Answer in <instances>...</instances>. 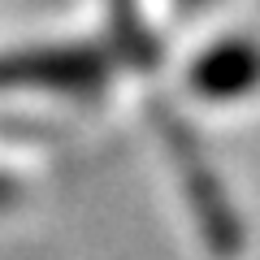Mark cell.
<instances>
[{
  "label": "cell",
  "instance_id": "4",
  "mask_svg": "<svg viewBox=\"0 0 260 260\" xmlns=\"http://www.w3.org/2000/svg\"><path fill=\"white\" fill-rule=\"evenodd\" d=\"M18 195H22V186L13 182L9 174H0V213H5V208H9L13 200H18Z\"/></svg>",
  "mask_w": 260,
  "mask_h": 260
},
{
  "label": "cell",
  "instance_id": "2",
  "mask_svg": "<svg viewBox=\"0 0 260 260\" xmlns=\"http://www.w3.org/2000/svg\"><path fill=\"white\" fill-rule=\"evenodd\" d=\"M169 148H174L178 174H182V182H186V195H191V204H195V217H200V230H204L208 247L221 251V256L239 251V239H243L239 217L230 213V200H225V191L217 186L213 169L195 156V148L186 143V135L174 126V121H169Z\"/></svg>",
  "mask_w": 260,
  "mask_h": 260
},
{
  "label": "cell",
  "instance_id": "3",
  "mask_svg": "<svg viewBox=\"0 0 260 260\" xmlns=\"http://www.w3.org/2000/svg\"><path fill=\"white\" fill-rule=\"evenodd\" d=\"M256 87H260V44L247 35H234V39L204 48L200 61L191 65V91L213 104L243 100Z\"/></svg>",
  "mask_w": 260,
  "mask_h": 260
},
{
  "label": "cell",
  "instance_id": "1",
  "mask_svg": "<svg viewBox=\"0 0 260 260\" xmlns=\"http://www.w3.org/2000/svg\"><path fill=\"white\" fill-rule=\"evenodd\" d=\"M109 74H113L109 52L95 44H52V48L0 52V91L39 87V91H65V95H95L109 83Z\"/></svg>",
  "mask_w": 260,
  "mask_h": 260
},
{
  "label": "cell",
  "instance_id": "5",
  "mask_svg": "<svg viewBox=\"0 0 260 260\" xmlns=\"http://www.w3.org/2000/svg\"><path fill=\"white\" fill-rule=\"evenodd\" d=\"M208 5H213V0H178L182 13H200V9H208Z\"/></svg>",
  "mask_w": 260,
  "mask_h": 260
}]
</instances>
